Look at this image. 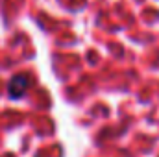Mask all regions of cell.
<instances>
[{
  "instance_id": "1",
  "label": "cell",
  "mask_w": 159,
  "mask_h": 157,
  "mask_svg": "<svg viewBox=\"0 0 159 157\" xmlns=\"http://www.w3.org/2000/svg\"><path fill=\"white\" fill-rule=\"evenodd\" d=\"M28 83H30L28 76H22V74H17V76H13V78L9 79V85H7L9 98H13V100L20 98V96L26 92V89H28Z\"/></svg>"
}]
</instances>
